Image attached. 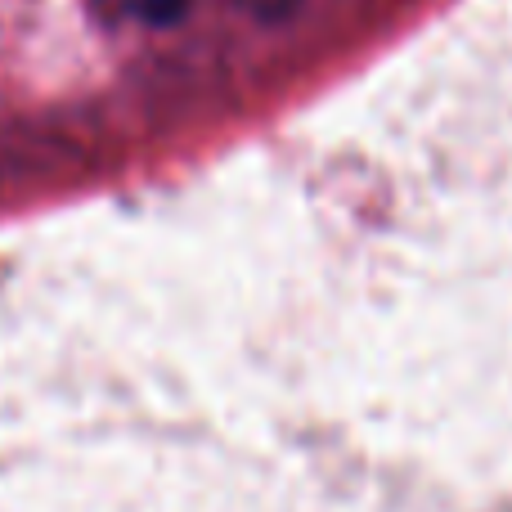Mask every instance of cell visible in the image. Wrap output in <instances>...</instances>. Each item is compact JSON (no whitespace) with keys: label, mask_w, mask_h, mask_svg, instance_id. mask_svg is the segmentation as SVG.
I'll list each match as a JSON object with an SVG mask.
<instances>
[{"label":"cell","mask_w":512,"mask_h":512,"mask_svg":"<svg viewBox=\"0 0 512 512\" xmlns=\"http://www.w3.org/2000/svg\"><path fill=\"white\" fill-rule=\"evenodd\" d=\"M144 23H176L185 14V0H126Z\"/></svg>","instance_id":"6da1fadb"}]
</instances>
